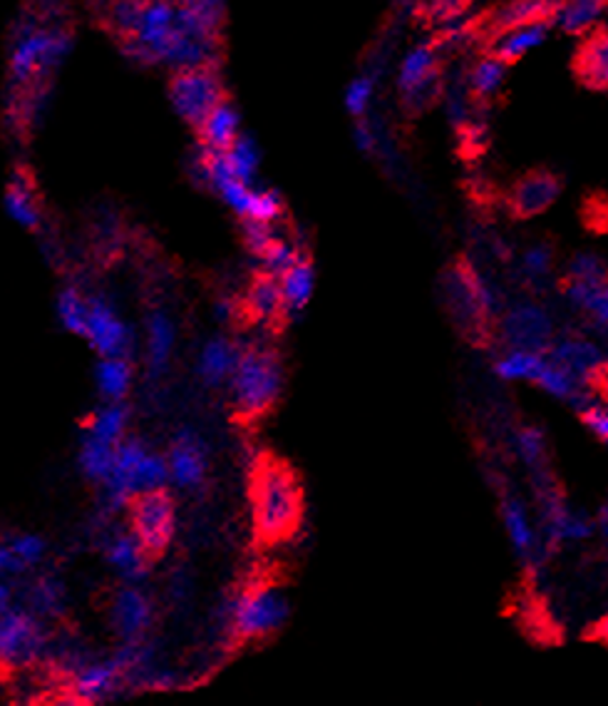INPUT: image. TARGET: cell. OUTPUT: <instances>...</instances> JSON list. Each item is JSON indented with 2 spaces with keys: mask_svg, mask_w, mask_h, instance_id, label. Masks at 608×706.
Listing matches in <instances>:
<instances>
[{
  "mask_svg": "<svg viewBox=\"0 0 608 706\" xmlns=\"http://www.w3.org/2000/svg\"><path fill=\"white\" fill-rule=\"evenodd\" d=\"M253 510V538L261 548L286 542L296 534L303 520V488L286 460L261 456L251 470L249 486Z\"/></svg>",
  "mask_w": 608,
  "mask_h": 706,
  "instance_id": "cell-1",
  "label": "cell"
},
{
  "mask_svg": "<svg viewBox=\"0 0 608 706\" xmlns=\"http://www.w3.org/2000/svg\"><path fill=\"white\" fill-rule=\"evenodd\" d=\"M73 53V35L60 25H45L38 18H23L10 43L8 68L18 87L48 80Z\"/></svg>",
  "mask_w": 608,
  "mask_h": 706,
  "instance_id": "cell-2",
  "label": "cell"
},
{
  "mask_svg": "<svg viewBox=\"0 0 608 706\" xmlns=\"http://www.w3.org/2000/svg\"><path fill=\"white\" fill-rule=\"evenodd\" d=\"M234 376V416L251 423L266 416L281 393V359L269 349H247L239 353Z\"/></svg>",
  "mask_w": 608,
  "mask_h": 706,
  "instance_id": "cell-3",
  "label": "cell"
},
{
  "mask_svg": "<svg viewBox=\"0 0 608 706\" xmlns=\"http://www.w3.org/2000/svg\"><path fill=\"white\" fill-rule=\"evenodd\" d=\"M442 289L444 304H448L452 319L462 326L464 334L474 341L486 339L490 321L496 311V297L472 269L470 261H452L442 274Z\"/></svg>",
  "mask_w": 608,
  "mask_h": 706,
  "instance_id": "cell-4",
  "label": "cell"
},
{
  "mask_svg": "<svg viewBox=\"0 0 608 706\" xmlns=\"http://www.w3.org/2000/svg\"><path fill=\"white\" fill-rule=\"evenodd\" d=\"M129 506V522L132 534L139 540L141 550L147 552L149 560H159L169 548L171 534H175V502L169 492L161 488L141 490L132 496Z\"/></svg>",
  "mask_w": 608,
  "mask_h": 706,
  "instance_id": "cell-5",
  "label": "cell"
},
{
  "mask_svg": "<svg viewBox=\"0 0 608 706\" xmlns=\"http://www.w3.org/2000/svg\"><path fill=\"white\" fill-rule=\"evenodd\" d=\"M169 100L181 120L197 129L227 93L214 68H181L169 80Z\"/></svg>",
  "mask_w": 608,
  "mask_h": 706,
  "instance_id": "cell-6",
  "label": "cell"
},
{
  "mask_svg": "<svg viewBox=\"0 0 608 706\" xmlns=\"http://www.w3.org/2000/svg\"><path fill=\"white\" fill-rule=\"evenodd\" d=\"M289 617V602L279 590L256 584V588L243 590L241 598L231 608V622L239 640L263 637L279 630Z\"/></svg>",
  "mask_w": 608,
  "mask_h": 706,
  "instance_id": "cell-7",
  "label": "cell"
},
{
  "mask_svg": "<svg viewBox=\"0 0 608 706\" xmlns=\"http://www.w3.org/2000/svg\"><path fill=\"white\" fill-rule=\"evenodd\" d=\"M45 650V634L28 612H0V667H28Z\"/></svg>",
  "mask_w": 608,
  "mask_h": 706,
  "instance_id": "cell-8",
  "label": "cell"
},
{
  "mask_svg": "<svg viewBox=\"0 0 608 706\" xmlns=\"http://www.w3.org/2000/svg\"><path fill=\"white\" fill-rule=\"evenodd\" d=\"M562 191V179L549 169H534L522 179L514 181V187L506 195V209L514 219H532L549 209Z\"/></svg>",
  "mask_w": 608,
  "mask_h": 706,
  "instance_id": "cell-9",
  "label": "cell"
},
{
  "mask_svg": "<svg viewBox=\"0 0 608 706\" xmlns=\"http://www.w3.org/2000/svg\"><path fill=\"white\" fill-rule=\"evenodd\" d=\"M85 336L103 356H125L129 349V329L122 324L115 309L105 299H87Z\"/></svg>",
  "mask_w": 608,
  "mask_h": 706,
  "instance_id": "cell-10",
  "label": "cell"
},
{
  "mask_svg": "<svg viewBox=\"0 0 608 706\" xmlns=\"http://www.w3.org/2000/svg\"><path fill=\"white\" fill-rule=\"evenodd\" d=\"M237 316L247 319L249 324H263V321L266 324H281V321H286L289 316L283 311L279 279L266 274V271L253 274L247 297H243L241 304H237Z\"/></svg>",
  "mask_w": 608,
  "mask_h": 706,
  "instance_id": "cell-11",
  "label": "cell"
},
{
  "mask_svg": "<svg viewBox=\"0 0 608 706\" xmlns=\"http://www.w3.org/2000/svg\"><path fill=\"white\" fill-rule=\"evenodd\" d=\"M572 68L584 87L594 90V93H604L608 85V38L604 25L586 30L584 40L576 48Z\"/></svg>",
  "mask_w": 608,
  "mask_h": 706,
  "instance_id": "cell-12",
  "label": "cell"
},
{
  "mask_svg": "<svg viewBox=\"0 0 608 706\" xmlns=\"http://www.w3.org/2000/svg\"><path fill=\"white\" fill-rule=\"evenodd\" d=\"M559 0H510V3L496 6L484 18V38L490 40L504 30L542 23V20H556Z\"/></svg>",
  "mask_w": 608,
  "mask_h": 706,
  "instance_id": "cell-13",
  "label": "cell"
},
{
  "mask_svg": "<svg viewBox=\"0 0 608 706\" xmlns=\"http://www.w3.org/2000/svg\"><path fill=\"white\" fill-rule=\"evenodd\" d=\"M552 361L562 366L579 386H599L604 381V356L589 341H564L552 351Z\"/></svg>",
  "mask_w": 608,
  "mask_h": 706,
  "instance_id": "cell-14",
  "label": "cell"
},
{
  "mask_svg": "<svg viewBox=\"0 0 608 706\" xmlns=\"http://www.w3.org/2000/svg\"><path fill=\"white\" fill-rule=\"evenodd\" d=\"M552 336V324L542 309L536 307H520L506 314L504 319V339L514 349L536 351L539 353Z\"/></svg>",
  "mask_w": 608,
  "mask_h": 706,
  "instance_id": "cell-15",
  "label": "cell"
},
{
  "mask_svg": "<svg viewBox=\"0 0 608 706\" xmlns=\"http://www.w3.org/2000/svg\"><path fill=\"white\" fill-rule=\"evenodd\" d=\"M554 23L556 20H542V23L504 30V33L486 40V55L502 60L504 65H514L516 60L524 58L532 48L544 43Z\"/></svg>",
  "mask_w": 608,
  "mask_h": 706,
  "instance_id": "cell-16",
  "label": "cell"
},
{
  "mask_svg": "<svg viewBox=\"0 0 608 706\" xmlns=\"http://www.w3.org/2000/svg\"><path fill=\"white\" fill-rule=\"evenodd\" d=\"M167 468L179 486L197 488L199 482L205 480V470H207L205 443H201L195 433H181L169 450Z\"/></svg>",
  "mask_w": 608,
  "mask_h": 706,
  "instance_id": "cell-17",
  "label": "cell"
},
{
  "mask_svg": "<svg viewBox=\"0 0 608 706\" xmlns=\"http://www.w3.org/2000/svg\"><path fill=\"white\" fill-rule=\"evenodd\" d=\"M195 133L199 135L201 147L207 149H219V153H227V149L234 145V139L239 137V113L237 107L221 100V103L211 110L205 117Z\"/></svg>",
  "mask_w": 608,
  "mask_h": 706,
  "instance_id": "cell-18",
  "label": "cell"
},
{
  "mask_svg": "<svg viewBox=\"0 0 608 706\" xmlns=\"http://www.w3.org/2000/svg\"><path fill=\"white\" fill-rule=\"evenodd\" d=\"M279 279H281L279 287H281L283 311H286V316H293L306 309L313 294V287H316V269H313L311 261L298 257Z\"/></svg>",
  "mask_w": 608,
  "mask_h": 706,
  "instance_id": "cell-19",
  "label": "cell"
},
{
  "mask_svg": "<svg viewBox=\"0 0 608 706\" xmlns=\"http://www.w3.org/2000/svg\"><path fill=\"white\" fill-rule=\"evenodd\" d=\"M544 520L546 532H549V538L554 542L584 540L591 534V522L566 508L564 500L552 490L544 492Z\"/></svg>",
  "mask_w": 608,
  "mask_h": 706,
  "instance_id": "cell-20",
  "label": "cell"
},
{
  "mask_svg": "<svg viewBox=\"0 0 608 706\" xmlns=\"http://www.w3.org/2000/svg\"><path fill=\"white\" fill-rule=\"evenodd\" d=\"M564 294L572 301V307L581 309L589 314L596 326L606 331L608 321V294H606V279H576L566 277Z\"/></svg>",
  "mask_w": 608,
  "mask_h": 706,
  "instance_id": "cell-21",
  "label": "cell"
},
{
  "mask_svg": "<svg viewBox=\"0 0 608 706\" xmlns=\"http://www.w3.org/2000/svg\"><path fill=\"white\" fill-rule=\"evenodd\" d=\"M3 205H6L8 217L18 221L20 227L38 229L40 221H43V211H40V205H38L35 187L25 173H15L13 179H10Z\"/></svg>",
  "mask_w": 608,
  "mask_h": 706,
  "instance_id": "cell-22",
  "label": "cell"
},
{
  "mask_svg": "<svg viewBox=\"0 0 608 706\" xmlns=\"http://www.w3.org/2000/svg\"><path fill=\"white\" fill-rule=\"evenodd\" d=\"M113 622L127 642L137 640L149 624V602L137 590H122L113 604Z\"/></svg>",
  "mask_w": 608,
  "mask_h": 706,
  "instance_id": "cell-23",
  "label": "cell"
},
{
  "mask_svg": "<svg viewBox=\"0 0 608 706\" xmlns=\"http://www.w3.org/2000/svg\"><path fill=\"white\" fill-rule=\"evenodd\" d=\"M107 560L129 582L145 578L151 562L135 534H117V538L109 540Z\"/></svg>",
  "mask_w": 608,
  "mask_h": 706,
  "instance_id": "cell-24",
  "label": "cell"
},
{
  "mask_svg": "<svg viewBox=\"0 0 608 706\" xmlns=\"http://www.w3.org/2000/svg\"><path fill=\"white\" fill-rule=\"evenodd\" d=\"M119 677H122V669L117 667L115 660L107 664H90V667H83L75 674V682H73L75 699L95 702L99 697H105L107 692H113Z\"/></svg>",
  "mask_w": 608,
  "mask_h": 706,
  "instance_id": "cell-25",
  "label": "cell"
},
{
  "mask_svg": "<svg viewBox=\"0 0 608 706\" xmlns=\"http://www.w3.org/2000/svg\"><path fill=\"white\" fill-rule=\"evenodd\" d=\"M606 8V0H559L556 8V23H559L566 33L584 35L586 30H591Z\"/></svg>",
  "mask_w": 608,
  "mask_h": 706,
  "instance_id": "cell-26",
  "label": "cell"
},
{
  "mask_svg": "<svg viewBox=\"0 0 608 706\" xmlns=\"http://www.w3.org/2000/svg\"><path fill=\"white\" fill-rule=\"evenodd\" d=\"M239 351L229 344L224 339H214L209 341L201 351V361H199V371L201 378H205L209 386H219L221 381L231 376V371L237 366Z\"/></svg>",
  "mask_w": 608,
  "mask_h": 706,
  "instance_id": "cell-27",
  "label": "cell"
},
{
  "mask_svg": "<svg viewBox=\"0 0 608 706\" xmlns=\"http://www.w3.org/2000/svg\"><path fill=\"white\" fill-rule=\"evenodd\" d=\"M434 73H438V45L428 43L415 48L400 68V90L402 93H410L412 87H418Z\"/></svg>",
  "mask_w": 608,
  "mask_h": 706,
  "instance_id": "cell-28",
  "label": "cell"
},
{
  "mask_svg": "<svg viewBox=\"0 0 608 706\" xmlns=\"http://www.w3.org/2000/svg\"><path fill=\"white\" fill-rule=\"evenodd\" d=\"M99 393L109 401H122L129 388V363L122 356H105L95 371Z\"/></svg>",
  "mask_w": 608,
  "mask_h": 706,
  "instance_id": "cell-29",
  "label": "cell"
},
{
  "mask_svg": "<svg viewBox=\"0 0 608 706\" xmlns=\"http://www.w3.org/2000/svg\"><path fill=\"white\" fill-rule=\"evenodd\" d=\"M115 466V446L113 443L97 440L93 436H87L83 443V450H80V468L87 478L93 480H105Z\"/></svg>",
  "mask_w": 608,
  "mask_h": 706,
  "instance_id": "cell-30",
  "label": "cell"
},
{
  "mask_svg": "<svg viewBox=\"0 0 608 706\" xmlns=\"http://www.w3.org/2000/svg\"><path fill=\"white\" fill-rule=\"evenodd\" d=\"M147 0H107L105 3V20L107 28L122 40H129L135 35L141 8H145Z\"/></svg>",
  "mask_w": 608,
  "mask_h": 706,
  "instance_id": "cell-31",
  "label": "cell"
},
{
  "mask_svg": "<svg viewBox=\"0 0 608 706\" xmlns=\"http://www.w3.org/2000/svg\"><path fill=\"white\" fill-rule=\"evenodd\" d=\"M171 344H175V329L165 314H155L149 319V368L151 373H161L167 368Z\"/></svg>",
  "mask_w": 608,
  "mask_h": 706,
  "instance_id": "cell-32",
  "label": "cell"
},
{
  "mask_svg": "<svg viewBox=\"0 0 608 706\" xmlns=\"http://www.w3.org/2000/svg\"><path fill=\"white\" fill-rule=\"evenodd\" d=\"M227 159H229V167H231V173H234V177L241 179L243 185H251V179L256 177V169L261 163V153H259L256 143H253V139L247 135H239L234 139V145L227 149Z\"/></svg>",
  "mask_w": 608,
  "mask_h": 706,
  "instance_id": "cell-33",
  "label": "cell"
},
{
  "mask_svg": "<svg viewBox=\"0 0 608 706\" xmlns=\"http://www.w3.org/2000/svg\"><path fill=\"white\" fill-rule=\"evenodd\" d=\"M125 423H127V411L119 406V401H113V406L97 411L95 416L87 421V436L113 443L115 446L122 436V430H125Z\"/></svg>",
  "mask_w": 608,
  "mask_h": 706,
  "instance_id": "cell-34",
  "label": "cell"
},
{
  "mask_svg": "<svg viewBox=\"0 0 608 706\" xmlns=\"http://www.w3.org/2000/svg\"><path fill=\"white\" fill-rule=\"evenodd\" d=\"M542 363L544 359L536 351L514 349L510 356H504L496 363V373H500L504 381H534Z\"/></svg>",
  "mask_w": 608,
  "mask_h": 706,
  "instance_id": "cell-35",
  "label": "cell"
},
{
  "mask_svg": "<svg viewBox=\"0 0 608 706\" xmlns=\"http://www.w3.org/2000/svg\"><path fill=\"white\" fill-rule=\"evenodd\" d=\"M57 316H60V321H63V326L67 331H73V334H77V336H85L87 299L73 287L63 289L57 297Z\"/></svg>",
  "mask_w": 608,
  "mask_h": 706,
  "instance_id": "cell-36",
  "label": "cell"
},
{
  "mask_svg": "<svg viewBox=\"0 0 608 706\" xmlns=\"http://www.w3.org/2000/svg\"><path fill=\"white\" fill-rule=\"evenodd\" d=\"M534 383H539V386L546 393H552V396L566 398V401H572L576 393H579V383H576L562 366H556L554 361H546V359L542 363L539 373H536Z\"/></svg>",
  "mask_w": 608,
  "mask_h": 706,
  "instance_id": "cell-37",
  "label": "cell"
},
{
  "mask_svg": "<svg viewBox=\"0 0 608 706\" xmlns=\"http://www.w3.org/2000/svg\"><path fill=\"white\" fill-rule=\"evenodd\" d=\"M506 68H510V65H504L502 60H496L492 55H486L484 60H480L478 68L472 70V90H474V95H478V97H492L504 83Z\"/></svg>",
  "mask_w": 608,
  "mask_h": 706,
  "instance_id": "cell-38",
  "label": "cell"
},
{
  "mask_svg": "<svg viewBox=\"0 0 608 706\" xmlns=\"http://www.w3.org/2000/svg\"><path fill=\"white\" fill-rule=\"evenodd\" d=\"M30 604H33V610L45 614V617H57L60 612H63L65 608V590L63 584H60L57 580H40L35 582L33 592H30Z\"/></svg>",
  "mask_w": 608,
  "mask_h": 706,
  "instance_id": "cell-39",
  "label": "cell"
},
{
  "mask_svg": "<svg viewBox=\"0 0 608 706\" xmlns=\"http://www.w3.org/2000/svg\"><path fill=\"white\" fill-rule=\"evenodd\" d=\"M504 526L510 530V538L516 550L530 552L534 548V532L530 528V520H526V512L516 500H510L504 506Z\"/></svg>",
  "mask_w": 608,
  "mask_h": 706,
  "instance_id": "cell-40",
  "label": "cell"
},
{
  "mask_svg": "<svg viewBox=\"0 0 608 706\" xmlns=\"http://www.w3.org/2000/svg\"><path fill=\"white\" fill-rule=\"evenodd\" d=\"M259 259H261V264H263V271L279 279L283 271H286L293 264V261L298 259V251L293 249L289 241L273 237L269 241V247L259 255Z\"/></svg>",
  "mask_w": 608,
  "mask_h": 706,
  "instance_id": "cell-41",
  "label": "cell"
},
{
  "mask_svg": "<svg viewBox=\"0 0 608 706\" xmlns=\"http://www.w3.org/2000/svg\"><path fill=\"white\" fill-rule=\"evenodd\" d=\"M283 215V199L279 197V191L273 189H251V199H249V209L247 217L243 219H256V221H276Z\"/></svg>",
  "mask_w": 608,
  "mask_h": 706,
  "instance_id": "cell-42",
  "label": "cell"
},
{
  "mask_svg": "<svg viewBox=\"0 0 608 706\" xmlns=\"http://www.w3.org/2000/svg\"><path fill=\"white\" fill-rule=\"evenodd\" d=\"M175 3L187 8L201 25L219 35V28L221 23H224V13H227L224 0H175Z\"/></svg>",
  "mask_w": 608,
  "mask_h": 706,
  "instance_id": "cell-43",
  "label": "cell"
},
{
  "mask_svg": "<svg viewBox=\"0 0 608 706\" xmlns=\"http://www.w3.org/2000/svg\"><path fill=\"white\" fill-rule=\"evenodd\" d=\"M169 468L167 463L161 460L159 456H151V453H145V458L139 460V466L135 470V490H151V488H161L167 482Z\"/></svg>",
  "mask_w": 608,
  "mask_h": 706,
  "instance_id": "cell-44",
  "label": "cell"
},
{
  "mask_svg": "<svg viewBox=\"0 0 608 706\" xmlns=\"http://www.w3.org/2000/svg\"><path fill=\"white\" fill-rule=\"evenodd\" d=\"M516 448H520V456L530 466H539V460L544 458V433L539 428H524L516 438Z\"/></svg>",
  "mask_w": 608,
  "mask_h": 706,
  "instance_id": "cell-45",
  "label": "cell"
},
{
  "mask_svg": "<svg viewBox=\"0 0 608 706\" xmlns=\"http://www.w3.org/2000/svg\"><path fill=\"white\" fill-rule=\"evenodd\" d=\"M370 97H373V80L370 77L353 80L346 93V107L350 110V115L360 117L365 110H368Z\"/></svg>",
  "mask_w": 608,
  "mask_h": 706,
  "instance_id": "cell-46",
  "label": "cell"
},
{
  "mask_svg": "<svg viewBox=\"0 0 608 706\" xmlns=\"http://www.w3.org/2000/svg\"><path fill=\"white\" fill-rule=\"evenodd\" d=\"M271 239H273L271 225H266V221H256V219L243 221V241H247L251 255L259 257L261 251L269 247Z\"/></svg>",
  "mask_w": 608,
  "mask_h": 706,
  "instance_id": "cell-47",
  "label": "cell"
},
{
  "mask_svg": "<svg viewBox=\"0 0 608 706\" xmlns=\"http://www.w3.org/2000/svg\"><path fill=\"white\" fill-rule=\"evenodd\" d=\"M10 550L15 552V558L25 564H35L40 558H43L45 552V542L35 538V534H20V538H15L13 542L8 544Z\"/></svg>",
  "mask_w": 608,
  "mask_h": 706,
  "instance_id": "cell-48",
  "label": "cell"
},
{
  "mask_svg": "<svg viewBox=\"0 0 608 706\" xmlns=\"http://www.w3.org/2000/svg\"><path fill=\"white\" fill-rule=\"evenodd\" d=\"M581 421L601 443L608 440V413L601 403H596V401L586 403V406L581 408Z\"/></svg>",
  "mask_w": 608,
  "mask_h": 706,
  "instance_id": "cell-49",
  "label": "cell"
},
{
  "mask_svg": "<svg viewBox=\"0 0 608 706\" xmlns=\"http://www.w3.org/2000/svg\"><path fill=\"white\" fill-rule=\"evenodd\" d=\"M569 277L576 279H606L604 261L594 255H579L569 267Z\"/></svg>",
  "mask_w": 608,
  "mask_h": 706,
  "instance_id": "cell-50",
  "label": "cell"
},
{
  "mask_svg": "<svg viewBox=\"0 0 608 706\" xmlns=\"http://www.w3.org/2000/svg\"><path fill=\"white\" fill-rule=\"evenodd\" d=\"M524 269L530 277H546L552 269V249L534 247L524 255Z\"/></svg>",
  "mask_w": 608,
  "mask_h": 706,
  "instance_id": "cell-51",
  "label": "cell"
},
{
  "mask_svg": "<svg viewBox=\"0 0 608 706\" xmlns=\"http://www.w3.org/2000/svg\"><path fill=\"white\" fill-rule=\"evenodd\" d=\"M470 6V0H434L430 8V18L432 20H448L460 15L464 8Z\"/></svg>",
  "mask_w": 608,
  "mask_h": 706,
  "instance_id": "cell-52",
  "label": "cell"
},
{
  "mask_svg": "<svg viewBox=\"0 0 608 706\" xmlns=\"http://www.w3.org/2000/svg\"><path fill=\"white\" fill-rule=\"evenodd\" d=\"M25 564L15 558V552L10 548H0V572H20Z\"/></svg>",
  "mask_w": 608,
  "mask_h": 706,
  "instance_id": "cell-53",
  "label": "cell"
},
{
  "mask_svg": "<svg viewBox=\"0 0 608 706\" xmlns=\"http://www.w3.org/2000/svg\"><path fill=\"white\" fill-rule=\"evenodd\" d=\"M356 143H358V147L363 149V153H373L375 135L370 133V127L365 125V123H360V125L356 127Z\"/></svg>",
  "mask_w": 608,
  "mask_h": 706,
  "instance_id": "cell-54",
  "label": "cell"
},
{
  "mask_svg": "<svg viewBox=\"0 0 608 706\" xmlns=\"http://www.w3.org/2000/svg\"><path fill=\"white\" fill-rule=\"evenodd\" d=\"M8 600H10V592H8V588L0 584V612L8 610Z\"/></svg>",
  "mask_w": 608,
  "mask_h": 706,
  "instance_id": "cell-55",
  "label": "cell"
}]
</instances>
